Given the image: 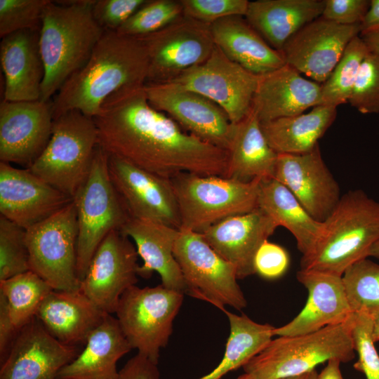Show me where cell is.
<instances>
[{
    "label": "cell",
    "mask_w": 379,
    "mask_h": 379,
    "mask_svg": "<svg viewBox=\"0 0 379 379\" xmlns=\"http://www.w3.org/2000/svg\"><path fill=\"white\" fill-rule=\"evenodd\" d=\"M342 279L353 313L374 320L379 315V264L362 259L350 266Z\"/></svg>",
    "instance_id": "cell-37"
},
{
    "label": "cell",
    "mask_w": 379,
    "mask_h": 379,
    "mask_svg": "<svg viewBox=\"0 0 379 379\" xmlns=\"http://www.w3.org/2000/svg\"><path fill=\"white\" fill-rule=\"evenodd\" d=\"M368 51L379 58V29L359 34Z\"/></svg>",
    "instance_id": "cell-51"
},
{
    "label": "cell",
    "mask_w": 379,
    "mask_h": 379,
    "mask_svg": "<svg viewBox=\"0 0 379 379\" xmlns=\"http://www.w3.org/2000/svg\"><path fill=\"white\" fill-rule=\"evenodd\" d=\"M261 180L243 182L190 173L174 176L171 180L180 211V230L201 233L228 218L258 208Z\"/></svg>",
    "instance_id": "cell-6"
},
{
    "label": "cell",
    "mask_w": 379,
    "mask_h": 379,
    "mask_svg": "<svg viewBox=\"0 0 379 379\" xmlns=\"http://www.w3.org/2000/svg\"><path fill=\"white\" fill-rule=\"evenodd\" d=\"M39 32L24 29L1 38L0 62L5 81L3 100H40L45 67L39 47Z\"/></svg>",
    "instance_id": "cell-24"
},
{
    "label": "cell",
    "mask_w": 379,
    "mask_h": 379,
    "mask_svg": "<svg viewBox=\"0 0 379 379\" xmlns=\"http://www.w3.org/2000/svg\"><path fill=\"white\" fill-rule=\"evenodd\" d=\"M237 379H252V378L247 373H244L239 376Z\"/></svg>",
    "instance_id": "cell-55"
},
{
    "label": "cell",
    "mask_w": 379,
    "mask_h": 379,
    "mask_svg": "<svg viewBox=\"0 0 379 379\" xmlns=\"http://www.w3.org/2000/svg\"><path fill=\"white\" fill-rule=\"evenodd\" d=\"M321 17L342 25H360L370 6L368 0H324Z\"/></svg>",
    "instance_id": "cell-46"
},
{
    "label": "cell",
    "mask_w": 379,
    "mask_h": 379,
    "mask_svg": "<svg viewBox=\"0 0 379 379\" xmlns=\"http://www.w3.org/2000/svg\"><path fill=\"white\" fill-rule=\"evenodd\" d=\"M147 0H95L93 16L104 31H117Z\"/></svg>",
    "instance_id": "cell-44"
},
{
    "label": "cell",
    "mask_w": 379,
    "mask_h": 379,
    "mask_svg": "<svg viewBox=\"0 0 379 379\" xmlns=\"http://www.w3.org/2000/svg\"><path fill=\"white\" fill-rule=\"evenodd\" d=\"M289 265L287 251L281 246L265 241L258 248L255 260V273L267 279L281 277Z\"/></svg>",
    "instance_id": "cell-45"
},
{
    "label": "cell",
    "mask_w": 379,
    "mask_h": 379,
    "mask_svg": "<svg viewBox=\"0 0 379 379\" xmlns=\"http://www.w3.org/2000/svg\"><path fill=\"white\" fill-rule=\"evenodd\" d=\"M139 38L148 57L146 83H167L205 62L215 47L211 25L185 15L164 28Z\"/></svg>",
    "instance_id": "cell-12"
},
{
    "label": "cell",
    "mask_w": 379,
    "mask_h": 379,
    "mask_svg": "<svg viewBox=\"0 0 379 379\" xmlns=\"http://www.w3.org/2000/svg\"><path fill=\"white\" fill-rule=\"evenodd\" d=\"M258 208L294 237L302 257L314 249L322 231V222L314 219L293 194L274 178L262 179Z\"/></svg>",
    "instance_id": "cell-32"
},
{
    "label": "cell",
    "mask_w": 379,
    "mask_h": 379,
    "mask_svg": "<svg viewBox=\"0 0 379 379\" xmlns=\"http://www.w3.org/2000/svg\"><path fill=\"white\" fill-rule=\"evenodd\" d=\"M379 239V202L361 190L342 195L322 222L313 251L302 257L300 270L342 277L354 263L368 257Z\"/></svg>",
    "instance_id": "cell-4"
},
{
    "label": "cell",
    "mask_w": 379,
    "mask_h": 379,
    "mask_svg": "<svg viewBox=\"0 0 379 379\" xmlns=\"http://www.w3.org/2000/svg\"><path fill=\"white\" fill-rule=\"evenodd\" d=\"M148 65L146 48L139 38L105 31L86 64L55 95L53 119L73 109L93 118L112 94L144 86Z\"/></svg>",
    "instance_id": "cell-2"
},
{
    "label": "cell",
    "mask_w": 379,
    "mask_h": 379,
    "mask_svg": "<svg viewBox=\"0 0 379 379\" xmlns=\"http://www.w3.org/2000/svg\"><path fill=\"white\" fill-rule=\"evenodd\" d=\"M79 352L77 346L55 338L34 317L20 330L1 363L0 379H58Z\"/></svg>",
    "instance_id": "cell-21"
},
{
    "label": "cell",
    "mask_w": 379,
    "mask_h": 379,
    "mask_svg": "<svg viewBox=\"0 0 379 379\" xmlns=\"http://www.w3.org/2000/svg\"><path fill=\"white\" fill-rule=\"evenodd\" d=\"M273 178L285 185L320 222L327 219L342 197L319 145L303 154H278Z\"/></svg>",
    "instance_id": "cell-19"
},
{
    "label": "cell",
    "mask_w": 379,
    "mask_h": 379,
    "mask_svg": "<svg viewBox=\"0 0 379 379\" xmlns=\"http://www.w3.org/2000/svg\"><path fill=\"white\" fill-rule=\"evenodd\" d=\"M259 77L230 60L215 46L205 62L169 82L213 101L235 124L251 112Z\"/></svg>",
    "instance_id": "cell-13"
},
{
    "label": "cell",
    "mask_w": 379,
    "mask_h": 379,
    "mask_svg": "<svg viewBox=\"0 0 379 379\" xmlns=\"http://www.w3.org/2000/svg\"><path fill=\"white\" fill-rule=\"evenodd\" d=\"M340 363L337 359L328 360L326 366L318 374L317 379H343L340 369Z\"/></svg>",
    "instance_id": "cell-50"
},
{
    "label": "cell",
    "mask_w": 379,
    "mask_h": 379,
    "mask_svg": "<svg viewBox=\"0 0 379 379\" xmlns=\"http://www.w3.org/2000/svg\"><path fill=\"white\" fill-rule=\"evenodd\" d=\"M182 15L180 0H147L116 32L133 37L143 36L164 28Z\"/></svg>",
    "instance_id": "cell-38"
},
{
    "label": "cell",
    "mask_w": 379,
    "mask_h": 379,
    "mask_svg": "<svg viewBox=\"0 0 379 379\" xmlns=\"http://www.w3.org/2000/svg\"><path fill=\"white\" fill-rule=\"evenodd\" d=\"M51 100L0 104V161L27 168L41 154L51 135Z\"/></svg>",
    "instance_id": "cell-18"
},
{
    "label": "cell",
    "mask_w": 379,
    "mask_h": 379,
    "mask_svg": "<svg viewBox=\"0 0 379 379\" xmlns=\"http://www.w3.org/2000/svg\"><path fill=\"white\" fill-rule=\"evenodd\" d=\"M324 3V0H256L249 1L244 18L280 52L294 34L321 16Z\"/></svg>",
    "instance_id": "cell-30"
},
{
    "label": "cell",
    "mask_w": 379,
    "mask_h": 379,
    "mask_svg": "<svg viewBox=\"0 0 379 379\" xmlns=\"http://www.w3.org/2000/svg\"><path fill=\"white\" fill-rule=\"evenodd\" d=\"M173 253L187 284V295L223 312L227 305L237 310L246 307L234 267L200 233L180 230Z\"/></svg>",
    "instance_id": "cell-11"
},
{
    "label": "cell",
    "mask_w": 379,
    "mask_h": 379,
    "mask_svg": "<svg viewBox=\"0 0 379 379\" xmlns=\"http://www.w3.org/2000/svg\"><path fill=\"white\" fill-rule=\"evenodd\" d=\"M183 299V293L162 284L145 288L134 285L126 290L115 314L131 348L157 364Z\"/></svg>",
    "instance_id": "cell-9"
},
{
    "label": "cell",
    "mask_w": 379,
    "mask_h": 379,
    "mask_svg": "<svg viewBox=\"0 0 379 379\" xmlns=\"http://www.w3.org/2000/svg\"><path fill=\"white\" fill-rule=\"evenodd\" d=\"M296 278L307 290V300L294 319L274 329V336L307 334L343 324L352 317L342 277L300 270Z\"/></svg>",
    "instance_id": "cell-23"
},
{
    "label": "cell",
    "mask_w": 379,
    "mask_h": 379,
    "mask_svg": "<svg viewBox=\"0 0 379 379\" xmlns=\"http://www.w3.org/2000/svg\"><path fill=\"white\" fill-rule=\"evenodd\" d=\"M107 314L80 290H53L41 302L35 317L58 340L77 346L86 344Z\"/></svg>",
    "instance_id": "cell-27"
},
{
    "label": "cell",
    "mask_w": 379,
    "mask_h": 379,
    "mask_svg": "<svg viewBox=\"0 0 379 379\" xmlns=\"http://www.w3.org/2000/svg\"><path fill=\"white\" fill-rule=\"evenodd\" d=\"M348 102L361 114L379 113V58L370 52L361 63Z\"/></svg>",
    "instance_id": "cell-41"
},
{
    "label": "cell",
    "mask_w": 379,
    "mask_h": 379,
    "mask_svg": "<svg viewBox=\"0 0 379 379\" xmlns=\"http://www.w3.org/2000/svg\"><path fill=\"white\" fill-rule=\"evenodd\" d=\"M157 364L137 354L119 371L117 379H159Z\"/></svg>",
    "instance_id": "cell-47"
},
{
    "label": "cell",
    "mask_w": 379,
    "mask_h": 379,
    "mask_svg": "<svg viewBox=\"0 0 379 379\" xmlns=\"http://www.w3.org/2000/svg\"><path fill=\"white\" fill-rule=\"evenodd\" d=\"M144 86L121 89L104 101L93 118L98 145L109 156L168 179L182 173L225 176L228 152L152 107Z\"/></svg>",
    "instance_id": "cell-1"
},
{
    "label": "cell",
    "mask_w": 379,
    "mask_h": 379,
    "mask_svg": "<svg viewBox=\"0 0 379 379\" xmlns=\"http://www.w3.org/2000/svg\"><path fill=\"white\" fill-rule=\"evenodd\" d=\"M372 338L374 343L379 341V315L373 320Z\"/></svg>",
    "instance_id": "cell-53"
},
{
    "label": "cell",
    "mask_w": 379,
    "mask_h": 379,
    "mask_svg": "<svg viewBox=\"0 0 379 379\" xmlns=\"http://www.w3.org/2000/svg\"><path fill=\"white\" fill-rule=\"evenodd\" d=\"M49 0H0V36L24 30H40Z\"/></svg>",
    "instance_id": "cell-40"
},
{
    "label": "cell",
    "mask_w": 379,
    "mask_h": 379,
    "mask_svg": "<svg viewBox=\"0 0 379 379\" xmlns=\"http://www.w3.org/2000/svg\"><path fill=\"white\" fill-rule=\"evenodd\" d=\"M373 326L372 318L354 313L352 336L359 358L353 367L363 373L366 379H379V354L372 338Z\"/></svg>",
    "instance_id": "cell-42"
},
{
    "label": "cell",
    "mask_w": 379,
    "mask_h": 379,
    "mask_svg": "<svg viewBox=\"0 0 379 379\" xmlns=\"http://www.w3.org/2000/svg\"><path fill=\"white\" fill-rule=\"evenodd\" d=\"M318 373L317 371L312 370L311 371L307 372L303 374H300L298 375L295 376H291V377H286L279 379H317Z\"/></svg>",
    "instance_id": "cell-52"
},
{
    "label": "cell",
    "mask_w": 379,
    "mask_h": 379,
    "mask_svg": "<svg viewBox=\"0 0 379 379\" xmlns=\"http://www.w3.org/2000/svg\"><path fill=\"white\" fill-rule=\"evenodd\" d=\"M183 15L197 21L211 25L233 15L245 16L247 0H180Z\"/></svg>",
    "instance_id": "cell-43"
},
{
    "label": "cell",
    "mask_w": 379,
    "mask_h": 379,
    "mask_svg": "<svg viewBox=\"0 0 379 379\" xmlns=\"http://www.w3.org/2000/svg\"><path fill=\"white\" fill-rule=\"evenodd\" d=\"M278 227L259 208L222 220L200 233L208 245L235 269L238 279L255 274L260 246Z\"/></svg>",
    "instance_id": "cell-22"
},
{
    "label": "cell",
    "mask_w": 379,
    "mask_h": 379,
    "mask_svg": "<svg viewBox=\"0 0 379 379\" xmlns=\"http://www.w3.org/2000/svg\"><path fill=\"white\" fill-rule=\"evenodd\" d=\"M20 330L18 329L13 323L7 301L4 295L0 293V359L2 363Z\"/></svg>",
    "instance_id": "cell-48"
},
{
    "label": "cell",
    "mask_w": 379,
    "mask_h": 379,
    "mask_svg": "<svg viewBox=\"0 0 379 379\" xmlns=\"http://www.w3.org/2000/svg\"><path fill=\"white\" fill-rule=\"evenodd\" d=\"M78 224L74 201L26 230L29 270L53 290L80 289L77 272Z\"/></svg>",
    "instance_id": "cell-10"
},
{
    "label": "cell",
    "mask_w": 379,
    "mask_h": 379,
    "mask_svg": "<svg viewBox=\"0 0 379 379\" xmlns=\"http://www.w3.org/2000/svg\"><path fill=\"white\" fill-rule=\"evenodd\" d=\"M98 145L93 119L69 110L53 119L48 144L27 168L73 199L88 177Z\"/></svg>",
    "instance_id": "cell-7"
},
{
    "label": "cell",
    "mask_w": 379,
    "mask_h": 379,
    "mask_svg": "<svg viewBox=\"0 0 379 379\" xmlns=\"http://www.w3.org/2000/svg\"><path fill=\"white\" fill-rule=\"evenodd\" d=\"M73 199L28 168L0 161V213L27 230L50 217Z\"/></svg>",
    "instance_id": "cell-20"
},
{
    "label": "cell",
    "mask_w": 379,
    "mask_h": 379,
    "mask_svg": "<svg viewBox=\"0 0 379 379\" xmlns=\"http://www.w3.org/2000/svg\"><path fill=\"white\" fill-rule=\"evenodd\" d=\"M337 107L318 105L307 113L260 123L263 134L277 154H303L319 145L334 122Z\"/></svg>",
    "instance_id": "cell-33"
},
{
    "label": "cell",
    "mask_w": 379,
    "mask_h": 379,
    "mask_svg": "<svg viewBox=\"0 0 379 379\" xmlns=\"http://www.w3.org/2000/svg\"><path fill=\"white\" fill-rule=\"evenodd\" d=\"M360 34L379 29V0L370 1L369 8L360 24Z\"/></svg>",
    "instance_id": "cell-49"
},
{
    "label": "cell",
    "mask_w": 379,
    "mask_h": 379,
    "mask_svg": "<svg viewBox=\"0 0 379 379\" xmlns=\"http://www.w3.org/2000/svg\"><path fill=\"white\" fill-rule=\"evenodd\" d=\"M215 45L232 61L249 72L264 75L286 65L281 53L273 48L244 16L222 18L211 25Z\"/></svg>",
    "instance_id": "cell-28"
},
{
    "label": "cell",
    "mask_w": 379,
    "mask_h": 379,
    "mask_svg": "<svg viewBox=\"0 0 379 379\" xmlns=\"http://www.w3.org/2000/svg\"><path fill=\"white\" fill-rule=\"evenodd\" d=\"M53 290L30 270L0 281V293L6 298L11 320L19 330L35 317L41 302Z\"/></svg>",
    "instance_id": "cell-35"
},
{
    "label": "cell",
    "mask_w": 379,
    "mask_h": 379,
    "mask_svg": "<svg viewBox=\"0 0 379 379\" xmlns=\"http://www.w3.org/2000/svg\"><path fill=\"white\" fill-rule=\"evenodd\" d=\"M94 2L49 0L46 5L39 32L45 67L41 101H51L63 84L86 64L104 33L93 16Z\"/></svg>",
    "instance_id": "cell-3"
},
{
    "label": "cell",
    "mask_w": 379,
    "mask_h": 379,
    "mask_svg": "<svg viewBox=\"0 0 379 379\" xmlns=\"http://www.w3.org/2000/svg\"><path fill=\"white\" fill-rule=\"evenodd\" d=\"M132 239L143 264L138 276L149 278L157 272L161 284L187 294V288L173 251L180 230L159 222L130 218L120 230Z\"/></svg>",
    "instance_id": "cell-26"
},
{
    "label": "cell",
    "mask_w": 379,
    "mask_h": 379,
    "mask_svg": "<svg viewBox=\"0 0 379 379\" xmlns=\"http://www.w3.org/2000/svg\"><path fill=\"white\" fill-rule=\"evenodd\" d=\"M138 257L130 238L112 230L96 249L80 291L104 312L115 313L121 295L138 281Z\"/></svg>",
    "instance_id": "cell-15"
},
{
    "label": "cell",
    "mask_w": 379,
    "mask_h": 379,
    "mask_svg": "<svg viewBox=\"0 0 379 379\" xmlns=\"http://www.w3.org/2000/svg\"><path fill=\"white\" fill-rule=\"evenodd\" d=\"M108 169L112 184L131 218L180 230V211L171 179L114 156H109Z\"/></svg>",
    "instance_id": "cell-16"
},
{
    "label": "cell",
    "mask_w": 379,
    "mask_h": 379,
    "mask_svg": "<svg viewBox=\"0 0 379 379\" xmlns=\"http://www.w3.org/2000/svg\"><path fill=\"white\" fill-rule=\"evenodd\" d=\"M368 53L360 36L349 43L328 78L321 84V105L337 107L348 102L361 63Z\"/></svg>",
    "instance_id": "cell-36"
},
{
    "label": "cell",
    "mask_w": 379,
    "mask_h": 379,
    "mask_svg": "<svg viewBox=\"0 0 379 379\" xmlns=\"http://www.w3.org/2000/svg\"><path fill=\"white\" fill-rule=\"evenodd\" d=\"M321 103V84L286 64L259 77L252 110L263 123L300 114Z\"/></svg>",
    "instance_id": "cell-25"
},
{
    "label": "cell",
    "mask_w": 379,
    "mask_h": 379,
    "mask_svg": "<svg viewBox=\"0 0 379 379\" xmlns=\"http://www.w3.org/2000/svg\"><path fill=\"white\" fill-rule=\"evenodd\" d=\"M374 257L379 259V239L372 246L370 249L368 257Z\"/></svg>",
    "instance_id": "cell-54"
},
{
    "label": "cell",
    "mask_w": 379,
    "mask_h": 379,
    "mask_svg": "<svg viewBox=\"0 0 379 379\" xmlns=\"http://www.w3.org/2000/svg\"><path fill=\"white\" fill-rule=\"evenodd\" d=\"M230 333L224 356L217 367L199 379H221L232 371L243 367L272 340L273 326L258 324L245 314L237 315L227 310Z\"/></svg>",
    "instance_id": "cell-34"
},
{
    "label": "cell",
    "mask_w": 379,
    "mask_h": 379,
    "mask_svg": "<svg viewBox=\"0 0 379 379\" xmlns=\"http://www.w3.org/2000/svg\"><path fill=\"white\" fill-rule=\"evenodd\" d=\"M360 32V25H342L320 16L294 34L280 53L286 65L321 84Z\"/></svg>",
    "instance_id": "cell-17"
},
{
    "label": "cell",
    "mask_w": 379,
    "mask_h": 379,
    "mask_svg": "<svg viewBox=\"0 0 379 379\" xmlns=\"http://www.w3.org/2000/svg\"><path fill=\"white\" fill-rule=\"evenodd\" d=\"M29 270L26 230L0 216V281Z\"/></svg>",
    "instance_id": "cell-39"
},
{
    "label": "cell",
    "mask_w": 379,
    "mask_h": 379,
    "mask_svg": "<svg viewBox=\"0 0 379 379\" xmlns=\"http://www.w3.org/2000/svg\"><path fill=\"white\" fill-rule=\"evenodd\" d=\"M117 318L107 314L85 347L61 369L58 379H117V362L131 350Z\"/></svg>",
    "instance_id": "cell-29"
},
{
    "label": "cell",
    "mask_w": 379,
    "mask_h": 379,
    "mask_svg": "<svg viewBox=\"0 0 379 379\" xmlns=\"http://www.w3.org/2000/svg\"><path fill=\"white\" fill-rule=\"evenodd\" d=\"M353 315L343 324L294 336H279L244 366L252 379L298 375L332 359L348 362L355 357L352 336Z\"/></svg>",
    "instance_id": "cell-5"
},
{
    "label": "cell",
    "mask_w": 379,
    "mask_h": 379,
    "mask_svg": "<svg viewBox=\"0 0 379 379\" xmlns=\"http://www.w3.org/2000/svg\"><path fill=\"white\" fill-rule=\"evenodd\" d=\"M108 154L98 145L88 177L73 201L78 239L77 272L81 281L104 238L112 230H121L131 218L110 179Z\"/></svg>",
    "instance_id": "cell-8"
},
{
    "label": "cell",
    "mask_w": 379,
    "mask_h": 379,
    "mask_svg": "<svg viewBox=\"0 0 379 379\" xmlns=\"http://www.w3.org/2000/svg\"><path fill=\"white\" fill-rule=\"evenodd\" d=\"M225 176L243 182L274 177L278 154L268 144L251 109L234 124Z\"/></svg>",
    "instance_id": "cell-31"
},
{
    "label": "cell",
    "mask_w": 379,
    "mask_h": 379,
    "mask_svg": "<svg viewBox=\"0 0 379 379\" xmlns=\"http://www.w3.org/2000/svg\"><path fill=\"white\" fill-rule=\"evenodd\" d=\"M144 89L151 105L166 114L185 131L228 150L234 124L215 102L171 82L146 83Z\"/></svg>",
    "instance_id": "cell-14"
}]
</instances>
